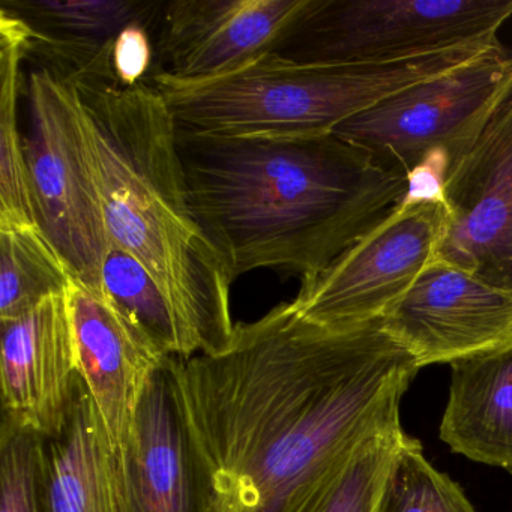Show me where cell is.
<instances>
[{"instance_id":"1","label":"cell","mask_w":512,"mask_h":512,"mask_svg":"<svg viewBox=\"0 0 512 512\" xmlns=\"http://www.w3.org/2000/svg\"><path fill=\"white\" fill-rule=\"evenodd\" d=\"M415 359L382 320L335 329L283 302L218 355L179 358L212 512H316L356 449L401 427Z\"/></svg>"},{"instance_id":"2","label":"cell","mask_w":512,"mask_h":512,"mask_svg":"<svg viewBox=\"0 0 512 512\" xmlns=\"http://www.w3.org/2000/svg\"><path fill=\"white\" fill-rule=\"evenodd\" d=\"M178 148L194 214L233 281L257 269L314 277L400 205L409 188L407 176L334 133L178 131Z\"/></svg>"},{"instance_id":"3","label":"cell","mask_w":512,"mask_h":512,"mask_svg":"<svg viewBox=\"0 0 512 512\" xmlns=\"http://www.w3.org/2000/svg\"><path fill=\"white\" fill-rule=\"evenodd\" d=\"M110 244L139 260L187 328L197 355L230 346L233 278L188 194L178 130L149 80L74 85Z\"/></svg>"},{"instance_id":"4","label":"cell","mask_w":512,"mask_h":512,"mask_svg":"<svg viewBox=\"0 0 512 512\" xmlns=\"http://www.w3.org/2000/svg\"><path fill=\"white\" fill-rule=\"evenodd\" d=\"M496 46H472L377 65L298 64L275 52L217 79L151 76L178 131L226 137H316L422 80Z\"/></svg>"},{"instance_id":"5","label":"cell","mask_w":512,"mask_h":512,"mask_svg":"<svg viewBox=\"0 0 512 512\" xmlns=\"http://www.w3.org/2000/svg\"><path fill=\"white\" fill-rule=\"evenodd\" d=\"M512 0H307L274 52L298 64L377 65L496 46Z\"/></svg>"},{"instance_id":"6","label":"cell","mask_w":512,"mask_h":512,"mask_svg":"<svg viewBox=\"0 0 512 512\" xmlns=\"http://www.w3.org/2000/svg\"><path fill=\"white\" fill-rule=\"evenodd\" d=\"M22 94L28 115L23 148L37 226L74 280L104 293L110 238L79 95L74 85L34 65Z\"/></svg>"},{"instance_id":"7","label":"cell","mask_w":512,"mask_h":512,"mask_svg":"<svg viewBox=\"0 0 512 512\" xmlns=\"http://www.w3.org/2000/svg\"><path fill=\"white\" fill-rule=\"evenodd\" d=\"M511 88L512 53L499 44L374 104L334 134L391 172L409 176L428 161H443L449 170Z\"/></svg>"},{"instance_id":"8","label":"cell","mask_w":512,"mask_h":512,"mask_svg":"<svg viewBox=\"0 0 512 512\" xmlns=\"http://www.w3.org/2000/svg\"><path fill=\"white\" fill-rule=\"evenodd\" d=\"M443 221V202L404 199L328 268L304 278L293 305L326 328L380 322L436 259Z\"/></svg>"},{"instance_id":"9","label":"cell","mask_w":512,"mask_h":512,"mask_svg":"<svg viewBox=\"0 0 512 512\" xmlns=\"http://www.w3.org/2000/svg\"><path fill=\"white\" fill-rule=\"evenodd\" d=\"M436 259L512 293V88L443 182Z\"/></svg>"},{"instance_id":"10","label":"cell","mask_w":512,"mask_h":512,"mask_svg":"<svg viewBox=\"0 0 512 512\" xmlns=\"http://www.w3.org/2000/svg\"><path fill=\"white\" fill-rule=\"evenodd\" d=\"M122 512H212V485L194 439L179 376L167 356L146 383L116 451Z\"/></svg>"},{"instance_id":"11","label":"cell","mask_w":512,"mask_h":512,"mask_svg":"<svg viewBox=\"0 0 512 512\" xmlns=\"http://www.w3.org/2000/svg\"><path fill=\"white\" fill-rule=\"evenodd\" d=\"M419 370L512 344V293L434 260L382 320Z\"/></svg>"},{"instance_id":"12","label":"cell","mask_w":512,"mask_h":512,"mask_svg":"<svg viewBox=\"0 0 512 512\" xmlns=\"http://www.w3.org/2000/svg\"><path fill=\"white\" fill-rule=\"evenodd\" d=\"M305 4L307 0L164 2L154 31L151 76L194 83L233 73L274 52Z\"/></svg>"},{"instance_id":"13","label":"cell","mask_w":512,"mask_h":512,"mask_svg":"<svg viewBox=\"0 0 512 512\" xmlns=\"http://www.w3.org/2000/svg\"><path fill=\"white\" fill-rule=\"evenodd\" d=\"M2 323V409L46 437L64 428L79 383L67 293Z\"/></svg>"},{"instance_id":"14","label":"cell","mask_w":512,"mask_h":512,"mask_svg":"<svg viewBox=\"0 0 512 512\" xmlns=\"http://www.w3.org/2000/svg\"><path fill=\"white\" fill-rule=\"evenodd\" d=\"M80 377L113 449L124 446L146 383L163 353L106 293L73 280L67 292Z\"/></svg>"},{"instance_id":"15","label":"cell","mask_w":512,"mask_h":512,"mask_svg":"<svg viewBox=\"0 0 512 512\" xmlns=\"http://www.w3.org/2000/svg\"><path fill=\"white\" fill-rule=\"evenodd\" d=\"M164 2L145 0H2L28 32L26 62L59 79L118 83L113 44L131 25L155 31Z\"/></svg>"},{"instance_id":"16","label":"cell","mask_w":512,"mask_h":512,"mask_svg":"<svg viewBox=\"0 0 512 512\" xmlns=\"http://www.w3.org/2000/svg\"><path fill=\"white\" fill-rule=\"evenodd\" d=\"M439 434L457 454L512 472V344L452 362Z\"/></svg>"},{"instance_id":"17","label":"cell","mask_w":512,"mask_h":512,"mask_svg":"<svg viewBox=\"0 0 512 512\" xmlns=\"http://www.w3.org/2000/svg\"><path fill=\"white\" fill-rule=\"evenodd\" d=\"M44 445L49 512H122L116 451L82 377L64 428Z\"/></svg>"},{"instance_id":"18","label":"cell","mask_w":512,"mask_h":512,"mask_svg":"<svg viewBox=\"0 0 512 512\" xmlns=\"http://www.w3.org/2000/svg\"><path fill=\"white\" fill-rule=\"evenodd\" d=\"M26 49L25 25L0 8V227L37 226L19 127Z\"/></svg>"},{"instance_id":"19","label":"cell","mask_w":512,"mask_h":512,"mask_svg":"<svg viewBox=\"0 0 512 512\" xmlns=\"http://www.w3.org/2000/svg\"><path fill=\"white\" fill-rule=\"evenodd\" d=\"M73 280L64 257L40 227H0V322L65 295Z\"/></svg>"},{"instance_id":"20","label":"cell","mask_w":512,"mask_h":512,"mask_svg":"<svg viewBox=\"0 0 512 512\" xmlns=\"http://www.w3.org/2000/svg\"><path fill=\"white\" fill-rule=\"evenodd\" d=\"M103 290L164 356L187 359L197 355L193 337L157 281L139 260L113 244L104 262Z\"/></svg>"},{"instance_id":"21","label":"cell","mask_w":512,"mask_h":512,"mask_svg":"<svg viewBox=\"0 0 512 512\" xmlns=\"http://www.w3.org/2000/svg\"><path fill=\"white\" fill-rule=\"evenodd\" d=\"M376 512H476L460 487L431 466L418 439L404 434L386 473Z\"/></svg>"},{"instance_id":"22","label":"cell","mask_w":512,"mask_h":512,"mask_svg":"<svg viewBox=\"0 0 512 512\" xmlns=\"http://www.w3.org/2000/svg\"><path fill=\"white\" fill-rule=\"evenodd\" d=\"M0 512H49L43 434L2 415Z\"/></svg>"},{"instance_id":"23","label":"cell","mask_w":512,"mask_h":512,"mask_svg":"<svg viewBox=\"0 0 512 512\" xmlns=\"http://www.w3.org/2000/svg\"><path fill=\"white\" fill-rule=\"evenodd\" d=\"M404 434L403 427H397L368 437L338 473L316 512H376L386 473Z\"/></svg>"},{"instance_id":"24","label":"cell","mask_w":512,"mask_h":512,"mask_svg":"<svg viewBox=\"0 0 512 512\" xmlns=\"http://www.w3.org/2000/svg\"><path fill=\"white\" fill-rule=\"evenodd\" d=\"M154 64V31L145 25L125 28L113 44V68L119 85L133 88L146 82Z\"/></svg>"}]
</instances>
